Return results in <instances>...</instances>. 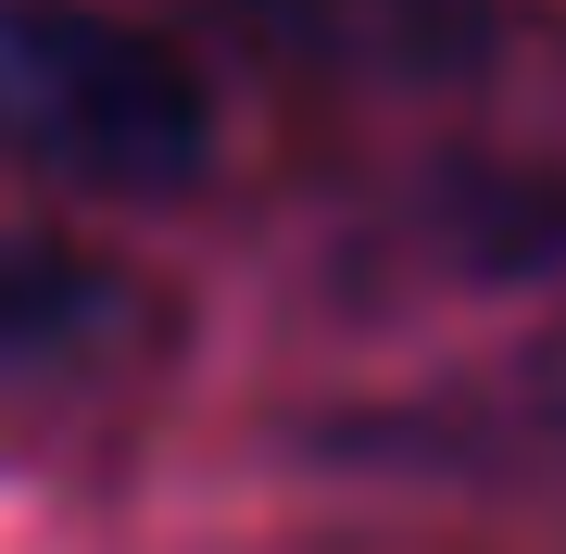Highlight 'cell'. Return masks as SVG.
I'll return each mask as SVG.
<instances>
[{
    "mask_svg": "<svg viewBox=\"0 0 566 554\" xmlns=\"http://www.w3.org/2000/svg\"><path fill=\"white\" fill-rule=\"evenodd\" d=\"M214 151L202 63L102 0H0V177L151 202Z\"/></svg>",
    "mask_w": 566,
    "mask_h": 554,
    "instance_id": "1",
    "label": "cell"
},
{
    "mask_svg": "<svg viewBox=\"0 0 566 554\" xmlns=\"http://www.w3.org/2000/svg\"><path fill=\"white\" fill-rule=\"evenodd\" d=\"M164 353V290L102 240L0 227V416H76Z\"/></svg>",
    "mask_w": 566,
    "mask_h": 554,
    "instance_id": "2",
    "label": "cell"
},
{
    "mask_svg": "<svg viewBox=\"0 0 566 554\" xmlns=\"http://www.w3.org/2000/svg\"><path fill=\"white\" fill-rule=\"evenodd\" d=\"M252 39L303 51V63H340V76H465L479 63V25L491 0H240Z\"/></svg>",
    "mask_w": 566,
    "mask_h": 554,
    "instance_id": "3",
    "label": "cell"
}]
</instances>
